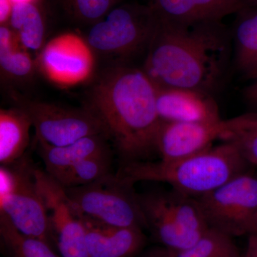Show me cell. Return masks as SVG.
<instances>
[{"label":"cell","instance_id":"13","mask_svg":"<svg viewBox=\"0 0 257 257\" xmlns=\"http://www.w3.org/2000/svg\"><path fill=\"white\" fill-rule=\"evenodd\" d=\"M80 217L89 257H137L146 244L142 228L111 226Z\"/></svg>","mask_w":257,"mask_h":257},{"label":"cell","instance_id":"14","mask_svg":"<svg viewBox=\"0 0 257 257\" xmlns=\"http://www.w3.org/2000/svg\"><path fill=\"white\" fill-rule=\"evenodd\" d=\"M160 20L186 25L221 22L246 7V0H150Z\"/></svg>","mask_w":257,"mask_h":257},{"label":"cell","instance_id":"23","mask_svg":"<svg viewBox=\"0 0 257 257\" xmlns=\"http://www.w3.org/2000/svg\"><path fill=\"white\" fill-rule=\"evenodd\" d=\"M177 257H243L233 237L209 227L195 244Z\"/></svg>","mask_w":257,"mask_h":257},{"label":"cell","instance_id":"33","mask_svg":"<svg viewBox=\"0 0 257 257\" xmlns=\"http://www.w3.org/2000/svg\"><path fill=\"white\" fill-rule=\"evenodd\" d=\"M243 257H244V256H243Z\"/></svg>","mask_w":257,"mask_h":257},{"label":"cell","instance_id":"18","mask_svg":"<svg viewBox=\"0 0 257 257\" xmlns=\"http://www.w3.org/2000/svg\"><path fill=\"white\" fill-rule=\"evenodd\" d=\"M38 68L30 52L19 43L8 25L0 26V69L1 79L9 85L32 81Z\"/></svg>","mask_w":257,"mask_h":257},{"label":"cell","instance_id":"7","mask_svg":"<svg viewBox=\"0 0 257 257\" xmlns=\"http://www.w3.org/2000/svg\"><path fill=\"white\" fill-rule=\"evenodd\" d=\"M8 92L15 106L23 109L31 119L39 141L60 147L86 137L105 135L102 123L87 106L59 105L29 99L15 90Z\"/></svg>","mask_w":257,"mask_h":257},{"label":"cell","instance_id":"12","mask_svg":"<svg viewBox=\"0 0 257 257\" xmlns=\"http://www.w3.org/2000/svg\"><path fill=\"white\" fill-rule=\"evenodd\" d=\"M156 89L157 110L161 121L209 122L221 119L211 94L184 88Z\"/></svg>","mask_w":257,"mask_h":257},{"label":"cell","instance_id":"2","mask_svg":"<svg viewBox=\"0 0 257 257\" xmlns=\"http://www.w3.org/2000/svg\"><path fill=\"white\" fill-rule=\"evenodd\" d=\"M156 86L142 68L114 62L98 74L84 106L104 126L106 138L128 162L145 161L156 152L161 120Z\"/></svg>","mask_w":257,"mask_h":257},{"label":"cell","instance_id":"29","mask_svg":"<svg viewBox=\"0 0 257 257\" xmlns=\"http://www.w3.org/2000/svg\"><path fill=\"white\" fill-rule=\"evenodd\" d=\"M244 257H257V234L248 236L247 246Z\"/></svg>","mask_w":257,"mask_h":257},{"label":"cell","instance_id":"6","mask_svg":"<svg viewBox=\"0 0 257 257\" xmlns=\"http://www.w3.org/2000/svg\"><path fill=\"white\" fill-rule=\"evenodd\" d=\"M197 199L209 227L231 237L257 234V177L244 172Z\"/></svg>","mask_w":257,"mask_h":257},{"label":"cell","instance_id":"22","mask_svg":"<svg viewBox=\"0 0 257 257\" xmlns=\"http://www.w3.org/2000/svg\"><path fill=\"white\" fill-rule=\"evenodd\" d=\"M111 162L112 152L86 159L50 175L64 188L82 187L110 175Z\"/></svg>","mask_w":257,"mask_h":257},{"label":"cell","instance_id":"15","mask_svg":"<svg viewBox=\"0 0 257 257\" xmlns=\"http://www.w3.org/2000/svg\"><path fill=\"white\" fill-rule=\"evenodd\" d=\"M139 198L147 229L164 247L179 253L192 247L200 239L178 224L167 206L165 192L139 194Z\"/></svg>","mask_w":257,"mask_h":257},{"label":"cell","instance_id":"28","mask_svg":"<svg viewBox=\"0 0 257 257\" xmlns=\"http://www.w3.org/2000/svg\"><path fill=\"white\" fill-rule=\"evenodd\" d=\"M142 257H177V253L163 246L150 250Z\"/></svg>","mask_w":257,"mask_h":257},{"label":"cell","instance_id":"32","mask_svg":"<svg viewBox=\"0 0 257 257\" xmlns=\"http://www.w3.org/2000/svg\"><path fill=\"white\" fill-rule=\"evenodd\" d=\"M251 80H252V81L257 80V72L256 74H254V76H253V78L251 79Z\"/></svg>","mask_w":257,"mask_h":257},{"label":"cell","instance_id":"25","mask_svg":"<svg viewBox=\"0 0 257 257\" xmlns=\"http://www.w3.org/2000/svg\"><path fill=\"white\" fill-rule=\"evenodd\" d=\"M238 119V127L230 140L238 145L248 165L257 166V111L240 115Z\"/></svg>","mask_w":257,"mask_h":257},{"label":"cell","instance_id":"31","mask_svg":"<svg viewBox=\"0 0 257 257\" xmlns=\"http://www.w3.org/2000/svg\"><path fill=\"white\" fill-rule=\"evenodd\" d=\"M13 2V4H16V3H30V2H35L37 0H11Z\"/></svg>","mask_w":257,"mask_h":257},{"label":"cell","instance_id":"26","mask_svg":"<svg viewBox=\"0 0 257 257\" xmlns=\"http://www.w3.org/2000/svg\"><path fill=\"white\" fill-rule=\"evenodd\" d=\"M243 99L252 111H257V80L245 87L243 91Z\"/></svg>","mask_w":257,"mask_h":257},{"label":"cell","instance_id":"20","mask_svg":"<svg viewBox=\"0 0 257 257\" xmlns=\"http://www.w3.org/2000/svg\"><path fill=\"white\" fill-rule=\"evenodd\" d=\"M7 25L28 52H40L46 44V22L37 1L13 5Z\"/></svg>","mask_w":257,"mask_h":257},{"label":"cell","instance_id":"17","mask_svg":"<svg viewBox=\"0 0 257 257\" xmlns=\"http://www.w3.org/2000/svg\"><path fill=\"white\" fill-rule=\"evenodd\" d=\"M31 119L18 107L0 110V162L9 165L26 155L30 145Z\"/></svg>","mask_w":257,"mask_h":257},{"label":"cell","instance_id":"8","mask_svg":"<svg viewBox=\"0 0 257 257\" xmlns=\"http://www.w3.org/2000/svg\"><path fill=\"white\" fill-rule=\"evenodd\" d=\"M11 165L15 184L8 194L0 197V214L23 234L44 240L55 248L46 206L34 175L35 167L26 155Z\"/></svg>","mask_w":257,"mask_h":257},{"label":"cell","instance_id":"10","mask_svg":"<svg viewBox=\"0 0 257 257\" xmlns=\"http://www.w3.org/2000/svg\"><path fill=\"white\" fill-rule=\"evenodd\" d=\"M37 64L51 82L71 87L92 77L95 55L84 39L74 34H64L45 44Z\"/></svg>","mask_w":257,"mask_h":257},{"label":"cell","instance_id":"21","mask_svg":"<svg viewBox=\"0 0 257 257\" xmlns=\"http://www.w3.org/2000/svg\"><path fill=\"white\" fill-rule=\"evenodd\" d=\"M0 237L8 257H62L50 243L19 231L3 214H0Z\"/></svg>","mask_w":257,"mask_h":257},{"label":"cell","instance_id":"30","mask_svg":"<svg viewBox=\"0 0 257 257\" xmlns=\"http://www.w3.org/2000/svg\"><path fill=\"white\" fill-rule=\"evenodd\" d=\"M246 6L257 7V0H246Z\"/></svg>","mask_w":257,"mask_h":257},{"label":"cell","instance_id":"11","mask_svg":"<svg viewBox=\"0 0 257 257\" xmlns=\"http://www.w3.org/2000/svg\"><path fill=\"white\" fill-rule=\"evenodd\" d=\"M234 118L209 122L162 121L156 150L161 160L172 161L190 156L213 146L216 140L229 141L236 128Z\"/></svg>","mask_w":257,"mask_h":257},{"label":"cell","instance_id":"1","mask_svg":"<svg viewBox=\"0 0 257 257\" xmlns=\"http://www.w3.org/2000/svg\"><path fill=\"white\" fill-rule=\"evenodd\" d=\"M230 38L221 21L186 25L160 19L142 69L157 87L212 95L226 76Z\"/></svg>","mask_w":257,"mask_h":257},{"label":"cell","instance_id":"3","mask_svg":"<svg viewBox=\"0 0 257 257\" xmlns=\"http://www.w3.org/2000/svg\"><path fill=\"white\" fill-rule=\"evenodd\" d=\"M248 166L238 145L229 140L179 160L124 163L116 175L133 185L162 182L175 192L199 198L247 172Z\"/></svg>","mask_w":257,"mask_h":257},{"label":"cell","instance_id":"24","mask_svg":"<svg viewBox=\"0 0 257 257\" xmlns=\"http://www.w3.org/2000/svg\"><path fill=\"white\" fill-rule=\"evenodd\" d=\"M124 0H60L64 13L73 23L91 27Z\"/></svg>","mask_w":257,"mask_h":257},{"label":"cell","instance_id":"16","mask_svg":"<svg viewBox=\"0 0 257 257\" xmlns=\"http://www.w3.org/2000/svg\"><path fill=\"white\" fill-rule=\"evenodd\" d=\"M36 143L45 171L50 175L86 159L112 152L110 143L104 135L86 137L64 146H51L37 140Z\"/></svg>","mask_w":257,"mask_h":257},{"label":"cell","instance_id":"27","mask_svg":"<svg viewBox=\"0 0 257 257\" xmlns=\"http://www.w3.org/2000/svg\"><path fill=\"white\" fill-rule=\"evenodd\" d=\"M11 0H0V23L7 25L9 22L13 8Z\"/></svg>","mask_w":257,"mask_h":257},{"label":"cell","instance_id":"9","mask_svg":"<svg viewBox=\"0 0 257 257\" xmlns=\"http://www.w3.org/2000/svg\"><path fill=\"white\" fill-rule=\"evenodd\" d=\"M34 175L46 206L57 252L62 257H89L84 225L64 187L46 171L35 167Z\"/></svg>","mask_w":257,"mask_h":257},{"label":"cell","instance_id":"5","mask_svg":"<svg viewBox=\"0 0 257 257\" xmlns=\"http://www.w3.org/2000/svg\"><path fill=\"white\" fill-rule=\"evenodd\" d=\"M133 186L111 173L87 185L64 189L80 216L111 226L147 229Z\"/></svg>","mask_w":257,"mask_h":257},{"label":"cell","instance_id":"4","mask_svg":"<svg viewBox=\"0 0 257 257\" xmlns=\"http://www.w3.org/2000/svg\"><path fill=\"white\" fill-rule=\"evenodd\" d=\"M160 19L150 5L137 2L116 5L97 23L89 27L84 40L94 55L127 62L145 52Z\"/></svg>","mask_w":257,"mask_h":257},{"label":"cell","instance_id":"19","mask_svg":"<svg viewBox=\"0 0 257 257\" xmlns=\"http://www.w3.org/2000/svg\"><path fill=\"white\" fill-rule=\"evenodd\" d=\"M233 38L235 64L248 79L257 72V7L246 6L236 13Z\"/></svg>","mask_w":257,"mask_h":257}]
</instances>
